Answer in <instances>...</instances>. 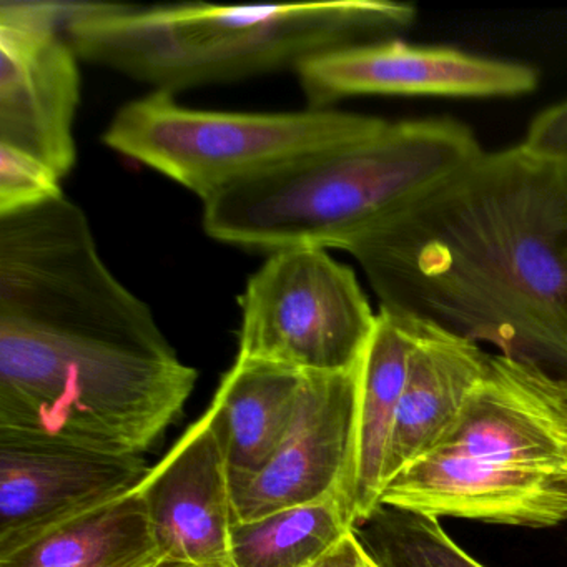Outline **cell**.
Wrapping results in <instances>:
<instances>
[{"label": "cell", "instance_id": "cell-1", "mask_svg": "<svg viewBox=\"0 0 567 567\" xmlns=\"http://www.w3.org/2000/svg\"><path fill=\"white\" fill-rule=\"evenodd\" d=\"M344 251L380 308L567 378V164L483 152Z\"/></svg>", "mask_w": 567, "mask_h": 567}, {"label": "cell", "instance_id": "cell-2", "mask_svg": "<svg viewBox=\"0 0 567 567\" xmlns=\"http://www.w3.org/2000/svg\"><path fill=\"white\" fill-rule=\"evenodd\" d=\"M414 19L413 4L391 0L240 8L82 2L65 31L84 61L177 94L297 71L315 55L396 38Z\"/></svg>", "mask_w": 567, "mask_h": 567}, {"label": "cell", "instance_id": "cell-3", "mask_svg": "<svg viewBox=\"0 0 567 567\" xmlns=\"http://www.w3.org/2000/svg\"><path fill=\"white\" fill-rule=\"evenodd\" d=\"M454 118L390 122L204 202L208 237L245 250H344L374 221L483 154Z\"/></svg>", "mask_w": 567, "mask_h": 567}, {"label": "cell", "instance_id": "cell-4", "mask_svg": "<svg viewBox=\"0 0 567 567\" xmlns=\"http://www.w3.org/2000/svg\"><path fill=\"white\" fill-rule=\"evenodd\" d=\"M380 504L497 526L567 523V403L550 374L491 353L460 417L388 481Z\"/></svg>", "mask_w": 567, "mask_h": 567}, {"label": "cell", "instance_id": "cell-5", "mask_svg": "<svg viewBox=\"0 0 567 567\" xmlns=\"http://www.w3.org/2000/svg\"><path fill=\"white\" fill-rule=\"evenodd\" d=\"M384 124L334 109L197 111L178 104L171 92L154 91L115 114L104 142L207 202L241 182L368 137Z\"/></svg>", "mask_w": 567, "mask_h": 567}, {"label": "cell", "instance_id": "cell-6", "mask_svg": "<svg viewBox=\"0 0 567 567\" xmlns=\"http://www.w3.org/2000/svg\"><path fill=\"white\" fill-rule=\"evenodd\" d=\"M238 301L237 358L305 374L357 368L378 317L357 274L321 248L268 255Z\"/></svg>", "mask_w": 567, "mask_h": 567}, {"label": "cell", "instance_id": "cell-7", "mask_svg": "<svg viewBox=\"0 0 567 567\" xmlns=\"http://www.w3.org/2000/svg\"><path fill=\"white\" fill-rule=\"evenodd\" d=\"M82 2H0V145L51 165L59 177L78 161L79 54L65 25Z\"/></svg>", "mask_w": 567, "mask_h": 567}, {"label": "cell", "instance_id": "cell-8", "mask_svg": "<svg viewBox=\"0 0 567 567\" xmlns=\"http://www.w3.org/2000/svg\"><path fill=\"white\" fill-rule=\"evenodd\" d=\"M310 109L354 95L501 99L536 91L539 72L523 62L398 38L315 55L297 69Z\"/></svg>", "mask_w": 567, "mask_h": 567}, {"label": "cell", "instance_id": "cell-9", "mask_svg": "<svg viewBox=\"0 0 567 567\" xmlns=\"http://www.w3.org/2000/svg\"><path fill=\"white\" fill-rule=\"evenodd\" d=\"M144 456L0 430V554L137 489Z\"/></svg>", "mask_w": 567, "mask_h": 567}, {"label": "cell", "instance_id": "cell-10", "mask_svg": "<svg viewBox=\"0 0 567 567\" xmlns=\"http://www.w3.org/2000/svg\"><path fill=\"white\" fill-rule=\"evenodd\" d=\"M357 404L358 367L305 374L293 421L277 453L248 486L231 494L235 523L331 497L343 501L354 519Z\"/></svg>", "mask_w": 567, "mask_h": 567}, {"label": "cell", "instance_id": "cell-11", "mask_svg": "<svg viewBox=\"0 0 567 567\" xmlns=\"http://www.w3.org/2000/svg\"><path fill=\"white\" fill-rule=\"evenodd\" d=\"M137 489L164 559L234 567V497L210 410L185 431Z\"/></svg>", "mask_w": 567, "mask_h": 567}, {"label": "cell", "instance_id": "cell-12", "mask_svg": "<svg viewBox=\"0 0 567 567\" xmlns=\"http://www.w3.org/2000/svg\"><path fill=\"white\" fill-rule=\"evenodd\" d=\"M489 368L491 353L481 344L423 320L398 408L384 486L440 443Z\"/></svg>", "mask_w": 567, "mask_h": 567}, {"label": "cell", "instance_id": "cell-13", "mask_svg": "<svg viewBox=\"0 0 567 567\" xmlns=\"http://www.w3.org/2000/svg\"><path fill=\"white\" fill-rule=\"evenodd\" d=\"M421 324L423 320L413 315L380 308L373 334L358 364L353 491L357 526L380 506L388 451Z\"/></svg>", "mask_w": 567, "mask_h": 567}, {"label": "cell", "instance_id": "cell-14", "mask_svg": "<svg viewBox=\"0 0 567 567\" xmlns=\"http://www.w3.org/2000/svg\"><path fill=\"white\" fill-rule=\"evenodd\" d=\"M305 383V373L237 358L208 410L214 414L231 494L270 463L284 441Z\"/></svg>", "mask_w": 567, "mask_h": 567}, {"label": "cell", "instance_id": "cell-15", "mask_svg": "<svg viewBox=\"0 0 567 567\" xmlns=\"http://www.w3.org/2000/svg\"><path fill=\"white\" fill-rule=\"evenodd\" d=\"M162 559L134 489L0 554V567H155Z\"/></svg>", "mask_w": 567, "mask_h": 567}, {"label": "cell", "instance_id": "cell-16", "mask_svg": "<svg viewBox=\"0 0 567 567\" xmlns=\"http://www.w3.org/2000/svg\"><path fill=\"white\" fill-rule=\"evenodd\" d=\"M354 529L350 507L337 497L275 511L230 529L234 567H307Z\"/></svg>", "mask_w": 567, "mask_h": 567}, {"label": "cell", "instance_id": "cell-17", "mask_svg": "<svg viewBox=\"0 0 567 567\" xmlns=\"http://www.w3.org/2000/svg\"><path fill=\"white\" fill-rule=\"evenodd\" d=\"M354 534L380 567H486L461 549L437 517L380 504Z\"/></svg>", "mask_w": 567, "mask_h": 567}, {"label": "cell", "instance_id": "cell-18", "mask_svg": "<svg viewBox=\"0 0 567 567\" xmlns=\"http://www.w3.org/2000/svg\"><path fill=\"white\" fill-rule=\"evenodd\" d=\"M61 181L51 165L34 155L0 145V217L62 197Z\"/></svg>", "mask_w": 567, "mask_h": 567}, {"label": "cell", "instance_id": "cell-19", "mask_svg": "<svg viewBox=\"0 0 567 567\" xmlns=\"http://www.w3.org/2000/svg\"><path fill=\"white\" fill-rule=\"evenodd\" d=\"M520 144L534 154L567 164V99L537 114Z\"/></svg>", "mask_w": 567, "mask_h": 567}, {"label": "cell", "instance_id": "cell-20", "mask_svg": "<svg viewBox=\"0 0 567 567\" xmlns=\"http://www.w3.org/2000/svg\"><path fill=\"white\" fill-rule=\"evenodd\" d=\"M307 567H380V564L364 549L353 529Z\"/></svg>", "mask_w": 567, "mask_h": 567}, {"label": "cell", "instance_id": "cell-21", "mask_svg": "<svg viewBox=\"0 0 567 567\" xmlns=\"http://www.w3.org/2000/svg\"><path fill=\"white\" fill-rule=\"evenodd\" d=\"M550 381H553L554 388H556L557 393H559L560 396H563V400L566 401L567 403V378L554 377V374H550Z\"/></svg>", "mask_w": 567, "mask_h": 567}, {"label": "cell", "instance_id": "cell-22", "mask_svg": "<svg viewBox=\"0 0 567 567\" xmlns=\"http://www.w3.org/2000/svg\"><path fill=\"white\" fill-rule=\"evenodd\" d=\"M155 567H202V566H195V564H188V563H178V560H172V559H162L161 563L157 564Z\"/></svg>", "mask_w": 567, "mask_h": 567}]
</instances>
